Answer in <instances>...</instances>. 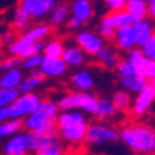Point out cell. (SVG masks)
Instances as JSON below:
<instances>
[{
  "label": "cell",
  "instance_id": "47",
  "mask_svg": "<svg viewBox=\"0 0 155 155\" xmlns=\"http://www.w3.org/2000/svg\"><path fill=\"white\" fill-rule=\"evenodd\" d=\"M2 155H8V153H2Z\"/></svg>",
  "mask_w": 155,
  "mask_h": 155
},
{
  "label": "cell",
  "instance_id": "3",
  "mask_svg": "<svg viewBox=\"0 0 155 155\" xmlns=\"http://www.w3.org/2000/svg\"><path fill=\"white\" fill-rule=\"evenodd\" d=\"M118 141V129L106 121H94L87 123L86 134H84V144L91 147H103Z\"/></svg>",
  "mask_w": 155,
  "mask_h": 155
},
{
  "label": "cell",
  "instance_id": "30",
  "mask_svg": "<svg viewBox=\"0 0 155 155\" xmlns=\"http://www.w3.org/2000/svg\"><path fill=\"white\" fill-rule=\"evenodd\" d=\"M23 129V121L21 120H15V118H6L5 121L0 123V141L6 140L8 137H11L15 132Z\"/></svg>",
  "mask_w": 155,
  "mask_h": 155
},
{
  "label": "cell",
  "instance_id": "29",
  "mask_svg": "<svg viewBox=\"0 0 155 155\" xmlns=\"http://www.w3.org/2000/svg\"><path fill=\"white\" fill-rule=\"evenodd\" d=\"M110 100H112V103L117 107L118 112H129L130 103H132V94L127 92L126 89H120V91L114 92V95H112Z\"/></svg>",
  "mask_w": 155,
  "mask_h": 155
},
{
  "label": "cell",
  "instance_id": "23",
  "mask_svg": "<svg viewBox=\"0 0 155 155\" xmlns=\"http://www.w3.org/2000/svg\"><path fill=\"white\" fill-rule=\"evenodd\" d=\"M94 60L97 61V64L100 68H104V69H115V66L120 60L117 51L110 46H103L95 55H94Z\"/></svg>",
  "mask_w": 155,
  "mask_h": 155
},
{
  "label": "cell",
  "instance_id": "35",
  "mask_svg": "<svg viewBox=\"0 0 155 155\" xmlns=\"http://www.w3.org/2000/svg\"><path fill=\"white\" fill-rule=\"evenodd\" d=\"M15 66H20L18 57H14V55H2L0 57V72L11 69V68H15Z\"/></svg>",
  "mask_w": 155,
  "mask_h": 155
},
{
  "label": "cell",
  "instance_id": "13",
  "mask_svg": "<svg viewBox=\"0 0 155 155\" xmlns=\"http://www.w3.org/2000/svg\"><path fill=\"white\" fill-rule=\"evenodd\" d=\"M38 71L43 74L45 78H61L68 72V66H66L61 57H51L41 54Z\"/></svg>",
  "mask_w": 155,
  "mask_h": 155
},
{
  "label": "cell",
  "instance_id": "46",
  "mask_svg": "<svg viewBox=\"0 0 155 155\" xmlns=\"http://www.w3.org/2000/svg\"><path fill=\"white\" fill-rule=\"evenodd\" d=\"M153 37H155V28H153Z\"/></svg>",
  "mask_w": 155,
  "mask_h": 155
},
{
  "label": "cell",
  "instance_id": "9",
  "mask_svg": "<svg viewBox=\"0 0 155 155\" xmlns=\"http://www.w3.org/2000/svg\"><path fill=\"white\" fill-rule=\"evenodd\" d=\"M153 103H155V91L152 89V86L147 83L141 91L134 94L129 112L132 114L134 118L140 120V118H143L144 115L149 114V110L152 109Z\"/></svg>",
  "mask_w": 155,
  "mask_h": 155
},
{
  "label": "cell",
  "instance_id": "18",
  "mask_svg": "<svg viewBox=\"0 0 155 155\" xmlns=\"http://www.w3.org/2000/svg\"><path fill=\"white\" fill-rule=\"evenodd\" d=\"M134 21H137V18L134 15H130L124 9H118V11H109L107 14H104L101 17L100 23L112 28V29H117V28L124 26V25H132Z\"/></svg>",
  "mask_w": 155,
  "mask_h": 155
},
{
  "label": "cell",
  "instance_id": "8",
  "mask_svg": "<svg viewBox=\"0 0 155 155\" xmlns=\"http://www.w3.org/2000/svg\"><path fill=\"white\" fill-rule=\"evenodd\" d=\"M40 101H41V97L37 92H28V94L20 92L17 95V98L9 106H6L8 115H9V118L23 120L25 117H28L29 114H32L37 109Z\"/></svg>",
  "mask_w": 155,
  "mask_h": 155
},
{
  "label": "cell",
  "instance_id": "48",
  "mask_svg": "<svg viewBox=\"0 0 155 155\" xmlns=\"http://www.w3.org/2000/svg\"><path fill=\"white\" fill-rule=\"evenodd\" d=\"M152 155H155V153H152Z\"/></svg>",
  "mask_w": 155,
  "mask_h": 155
},
{
  "label": "cell",
  "instance_id": "12",
  "mask_svg": "<svg viewBox=\"0 0 155 155\" xmlns=\"http://www.w3.org/2000/svg\"><path fill=\"white\" fill-rule=\"evenodd\" d=\"M86 127H87V121L63 126V127H57V135L66 146L78 147V146H81L84 143Z\"/></svg>",
  "mask_w": 155,
  "mask_h": 155
},
{
  "label": "cell",
  "instance_id": "19",
  "mask_svg": "<svg viewBox=\"0 0 155 155\" xmlns=\"http://www.w3.org/2000/svg\"><path fill=\"white\" fill-rule=\"evenodd\" d=\"M114 45L118 51H129L135 46V37H134V31H132V25H124L115 29V35H114Z\"/></svg>",
  "mask_w": 155,
  "mask_h": 155
},
{
  "label": "cell",
  "instance_id": "43",
  "mask_svg": "<svg viewBox=\"0 0 155 155\" xmlns=\"http://www.w3.org/2000/svg\"><path fill=\"white\" fill-rule=\"evenodd\" d=\"M149 84L152 86V89L155 91V74H153V75H152V77L149 78Z\"/></svg>",
  "mask_w": 155,
  "mask_h": 155
},
{
  "label": "cell",
  "instance_id": "15",
  "mask_svg": "<svg viewBox=\"0 0 155 155\" xmlns=\"http://www.w3.org/2000/svg\"><path fill=\"white\" fill-rule=\"evenodd\" d=\"M69 83L74 87V91L91 92L92 87L95 86V77L89 69L78 68V69H74V72L69 78Z\"/></svg>",
  "mask_w": 155,
  "mask_h": 155
},
{
  "label": "cell",
  "instance_id": "25",
  "mask_svg": "<svg viewBox=\"0 0 155 155\" xmlns=\"http://www.w3.org/2000/svg\"><path fill=\"white\" fill-rule=\"evenodd\" d=\"M23 75H25L23 69L20 66H15V68L0 72V87H5V89H17Z\"/></svg>",
  "mask_w": 155,
  "mask_h": 155
},
{
  "label": "cell",
  "instance_id": "20",
  "mask_svg": "<svg viewBox=\"0 0 155 155\" xmlns=\"http://www.w3.org/2000/svg\"><path fill=\"white\" fill-rule=\"evenodd\" d=\"M69 9L71 15L83 23H87L94 17V3L91 0H74L72 5H69Z\"/></svg>",
  "mask_w": 155,
  "mask_h": 155
},
{
  "label": "cell",
  "instance_id": "42",
  "mask_svg": "<svg viewBox=\"0 0 155 155\" xmlns=\"http://www.w3.org/2000/svg\"><path fill=\"white\" fill-rule=\"evenodd\" d=\"M6 118H9V115H8V109H6V107H0V123L5 121Z\"/></svg>",
  "mask_w": 155,
  "mask_h": 155
},
{
  "label": "cell",
  "instance_id": "38",
  "mask_svg": "<svg viewBox=\"0 0 155 155\" xmlns=\"http://www.w3.org/2000/svg\"><path fill=\"white\" fill-rule=\"evenodd\" d=\"M15 37H17V31H14V29H8V31H5L2 35H0V45L6 48L8 45H11V43L14 41Z\"/></svg>",
  "mask_w": 155,
  "mask_h": 155
},
{
  "label": "cell",
  "instance_id": "32",
  "mask_svg": "<svg viewBox=\"0 0 155 155\" xmlns=\"http://www.w3.org/2000/svg\"><path fill=\"white\" fill-rule=\"evenodd\" d=\"M31 25H32V18L29 15H26V14L15 9L14 17H12V29L17 31V32H21V31L28 29Z\"/></svg>",
  "mask_w": 155,
  "mask_h": 155
},
{
  "label": "cell",
  "instance_id": "24",
  "mask_svg": "<svg viewBox=\"0 0 155 155\" xmlns=\"http://www.w3.org/2000/svg\"><path fill=\"white\" fill-rule=\"evenodd\" d=\"M117 114H118V110L114 106L112 100L110 98H98L97 107H95L92 115L100 121H109V120H114Z\"/></svg>",
  "mask_w": 155,
  "mask_h": 155
},
{
  "label": "cell",
  "instance_id": "10",
  "mask_svg": "<svg viewBox=\"0 0 155 155\" xmlns=\"http://www.w3.org/2000/svg\"><path fill=\"white\" fill-rule=\"evenodd\" d=\"M74 41L80 49H83L86 55H91V57H94L106 45V41L100 37L97 31H89V29H83V28L75 31Z\"/></svg>",
  "mask_w": 155,
  "mask_h": 155
},
{
  "label": "cell",
  "instance_id": "16",
  "mask_svg": "<svg viewBox=\"0 0 155 155\" xmlns=\"http://www.w3.org/2000/svg\"><path fill=\"white\" fill-rule=\"evenodd\" d=\"M61 58L68 66V69H78L86 64L87 55L83 52V49H80L74 43V45H64Z\"/></svg>",
  "mask_w": 155,
  "mask_h": 155
},
{
  "label": "cell",
  "instance_id": "27",
  "mask_svg": "<svg viewBox=\"0 0 155 155\" xmlns=\"http://www.w3.org/2000/svg\"><path fill=\"white\" fill-rule=\"evenodd\" d=\"M64 49V41L58 37H48L43 41V55H51V57H61Z\"/></svg>",
  "mask_w": 155,
  "mask_h": 155
},
{
  "label": "cell",
  "instance_id": "37",
  "mask_svg": "<svg viewBox=\"0 0 155 155\" xmlns=\"http://www.w3.org/2000/svg\"><path fill=\"white\" fill-rule=\"evenodd\" d=\"M97 32L100 34V37H101L104 41H112V40H114V35H115V29L109 28V26H106V25H101V23L98 25Z\"/></svg>",
  "mask_w": 155,
  "mask_h": 155
},
{
  "label": "cell",
  "instance_id": "21",
  "mask_svg": "<svg viewBox=\"0 0 155 155\" xmlns=\"http://www.w3.org/2000/svg\"><path fill=\"white\" fill-rule=\"evenodd\" d=\"M43 83H45V77H43V74L38 69H35V71H31L28 75H23V78H21L17 89L21 94L35 92L37 89H40L43 86Z\"/></svg>",
  "mask_w": 155,
  "mask_h": 155
},
{
  "label": "cell",
  "instance_id": "17",
  "mask_svg": "<svg viewBox=\"0 0 155 155\" xmlns=\"http://www.w3.org/2000/svg\"><path fill=\"white\" fill-rule=\"evenodd\" d=\"M153 28H155V21H152L147 17L140 18L132 23V31H134V37H135V46L141 48L144 45L153 35Z\"/></svg>",
  "mask_w": 155,
  "mask_h": 155
},
{
  "label": "cell",
  "instance_id": "14",
  "mask_svg": "<svg viewBox=\"0 0 155 155\" xmlns=\"http://www.w3.org/2000/svg\"><path fill=\"white\" fill-rule=\"evenodd\" d=\"M34 155H66L64 143L58 138L57 132L51 135H40V143L32 152Z\"/></svg>",
  "mask_w": 155,
  "mask_h": 155
},
{
  "label": "cell",
  "instance_id": "33",
  "mask_svg": "<svg viewBox=\"0 0 155 155\" xmlns=\"http://www.w3.org/2000/svg\"><path fill=\"white\" fill-rule=\"evenodd\" d=\"M40 60H41V54H35V55H31V57H26V58H21L20 60V68L28 71V72L35 71L40 66Z\"/></svg>",
  "mask_w": 155,
  "mask_h": 155
},
{
  "label": "cell",
  "instance_id": "44",
  "mask_svg": "<svg viewBox=\"0 0 155 155\" xmlns=\"http://www.w3.org/2000/svg\"><path fill=\"white\" fill-rule=\"evenodd\" d=\"M2 48H3V46H2V45H0V57H2V55H3V49H2Z\"/></svg>",
  "mask_w": 155,
  "mask_h": 155
},
{
  "label": "cell",
  "instance_id": "28",
  "mask_svg": "<svg viewBox=\"0 0 155 155\" xmlns=\"http://www.w3.org/2000/svg\"><path fill=\"white\" fill-rule=\"evenodd\" d=\"M147 0H126L124 3V11H127L130 15H134L137 20L147 17Z\"/></svg>",
  "mask_w": 155,
  "mask_h": 155
},
{
  "label": "cell",
  "instance_id": "6",
  "mask_svg": "<svg viewBox=\"0 0 155 155\" xmlns=\"http://www.w3.org/2000/svg\"><path fill=\"white\" fill-rule=\"evenodd\" d=\"M115 72L118 75V80H120V84L123 86V89H126L130 94H137L149 83V80L146 77H143L141 74H138L135 71V68L126 58L118 60V63L115 66Z\"/></svg>",
  "mask_w": 155,
  "mask_h": 155
},
{
  "label": "cell",
  "instance_id": "11",
  "mask_svg": "<svg viewBox=\"0 0 155 155\" xmlns=\"http://www.w3.org/2000/svg\"><path fill=\"white\" fill-rule=\"evenodd\" d=\"M58 0H18L17 11L29 15L32 20H41L49 15Z\"/></svg>",
  "mask_w": 155,
  "mask_h": 155
},
{
  "label": "cell",
  "instance_id": "4",
  "mask_svg": "<svg viewBox=\"0 0 155 155\" xmlns=\"http://www.w3.org/2000/svg\"><path fill=\"white\" fill-rule=\"evenodd\" d=\"M40 143V135L21 129L8 137L2 146V152L8 155H28L32 153Z\"/></svg>",
  "mask_w": 155,
  "mask_h": 155
},
{
  "label": "cell",
  "instance_id": "40",
  "mask_svg": "<svg viewBox=\"0 0 155 155\" xmlns=\"http://www.w3.org/2000/svg\"><path fill=\"white\" fill-rule=\"evenodd\" d=\"M83 21H80L78 18H75V17H72V15H69V18L66 20V26H68V29H72V31H77V29H80V28H83Z\"/></svg>",
  "mask_w": 155,
  "mask_h": 155
},
{
  "label": "cell",
  "instance_id": "5",
  "mask_svg": "<svg viewBox=\"0 0 155 155\" xmlns=\"http://www.w3.org/2000/svg\"><path fill=\"white\" fill-rule=\"evenodd\" d=\"M55 101H57L60 110H64V109H78V110H83L84 114L92 115L95 107H97L98 98L94 94H91V92L71 91V92L61 94Z\"/></svg>",
  "mask_w": 155,
  "mask_h": 155
},
{
  "label": "cell",
  "instance_id": "7",
  "mask_svg": "<svg viewBox=\"0 0 155 155\" xmlns=\"http://www.w3.org/2000/svg\"><path fill=\"white\" fill-rule=\"evenodd\" d=\"M21 121H23V129L35 135H51L57 132L55 117H51L38 109H35L32 114L25 117Z\"/></svg>",
  "mask_w": 155,
  "mask_h": 155
},
{
  "label": "cell",
  "instance_id": "2",
  "mask_svg": "<svg viewBox=\"0 0 155 155\" xmlns=\"http://www.w3.org/2000/svg\"><path fill=\"white\" fill-rule=\"evenodd\" d=\"M51 34H52V26L49 23H43V21H41V23L31 25L28 29L18 32V35L14 38V41L11 43V45L6 46L8 54L20 58L21 54H23L28 48H31L35 41L45 40Z\"/></svg>",
  "mask_w": 155,
  "mask_h": 155
},
{
  "label": "cell",
  "instance_id": "26",
  "mask_svg": "<svg viewBox=\"0 0 155 155\" xmlns=\"http://www.w3.org/2000/svg\"><path fill=\"white\" fill-rule=\"evenodd\" d=\"M71 15V9L68 3H63V2H57V5L51 9L49 12V25L51 26H60L64 25L66 20L69 18Z\"/></svg>",
  "mask_w": 155,
  "mask_h": 155
},
{
  "label": "cell",
  "instance_id": "31",
  "mask_svg": "<svg viewBox=\"0 0 155 155\" xmlns=\"http://www.w3.org/2000/svg\"><path fill=\"white\" fill-rule=\"evenodd\" d=\"M124 58L134 66L135 68V71L138 72L140 69H141V66L144 64V61H146V57H144V54H143V51L138 48V46H134L132 49H129V51H126V55H124Z\"/></svg>",
  "mask_w": 155,
  "mask_h": 155
},
{
  "label": "cell",
  "instance_id": "39",
  "mask_svg": "<svg viewBox=\"0 0 155 155\" xmlns=\"http://www.w3.org/2000/svg\"><path fill=\"white\" fill-rule=\"evenodd\" d=\"M126 0H104V5L107 6L109 11H118L124 8Z\"/></svg>",
  "mask_w": 155,
  "mask_h": 155
},
{
  "label": "cell",
  "instance_id": "36",
  "mask_svg": "<svg viewBox=\"0 0 155 155\" xmlns=\"http://www.w3.org/2000/svg\"><path fill=\"white\" fill-rule=\"evenodd\" d=\"M141 51H143V54H144V57L146 58H149V60H153L155 61V37L152 35L144 45L140 48Z\"/></svg>",
  "mask_w": 155,
  "mask_h": 155
},
{
  "label": "cell",
  "instance_id": "34",
  "mask_svg": "<svg viewBox=\"0 0 155 155\" xmlns=\"http://www.w3.org/2000/svg\"><path fill=\"white\" fill-rule=\"evenodd\" d=\"M18 89H5V87H0V107H6L9 106L18 95Z\"/></svg>",
  "mask_w": 155,
  "mask_h": 155
},
{
  "label": "cell",
  "instance_id": "45",
  "mask_svg": "<svg viewBox=\"0 0 155 155\" xmlns=\"http://www.w3.org/2000/svg\"><path fill=\"white\" fill-rule=\"evenodd\" d=\"M152 2H155V0H147V3H152Z\"/></svg>",
  "mask_w": 155,
  "mask_h": 155
},
{
  "label": "cell",
  "instance_id": "41",
  "mask_svg": "<svg viewBox=\"0 0 155 155\" xmlns=\"http://www.w3.org/2000/svg\"><path fill=\"white\" fill-rule=\"evenodd\" d=\"M147 18L155 21V2L149 3V6H147Z\"/></svg>",
  "mask_w": 155,
  "mask_h": 155
},
{
  "label": "cell",
  "instance_id": "1",
  "mask_svg": "<svg viewBox=\"0 0 155 155\" xmlns=\"http://www.w3.org/2000/svg\"><path fill=\"white\" fill-rule=\"evenodd\" d=\"M118 141L137 155L155 153V127L143 123L132 121L118 129Z\"/></svg>",
  "mask_w": 155,
  "mask_h": 155
},
{
  "label": "cell",
  "instance_id": "22",
  "mask_svg": "<svg viewBox=\"0 0 155 155\" xmlns=\"http://www.w3.org/2000/svg\"><path fill=\"white\" fill-rule=\"evenodd\" d=\"M83 121H87V114H84L83 110H78V109H64V110H60L58 115L55 117L57 127L77 124V123H83Z\"/></svg>",
  "mask_w": 155,
  "mask_h": 155
}]
</instances>
